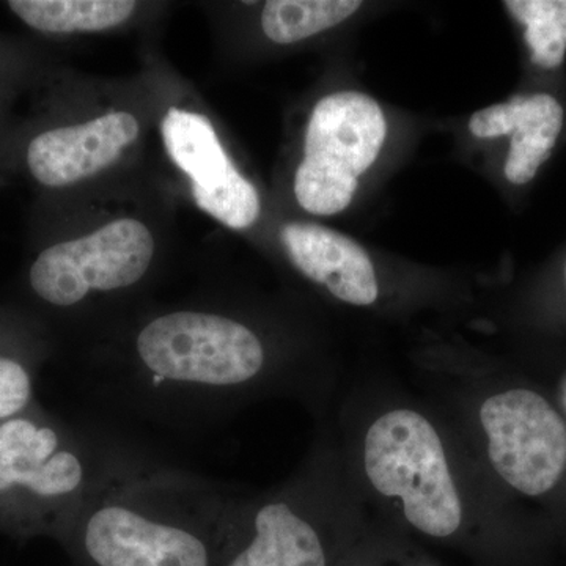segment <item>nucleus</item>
<instances>
[{"label": "nucleus", "instance_id": "obj_1", "mask_svg": "<svg viewBox=\"0 0 566 566\" xmlns=\"http://www.w3.org/2000/svg\"><path fill=\"white\" fill-rule=\"evenodd\" d=\"M238 509L214 480L133 444L63 545L81 566H218Z\"/></svg>", "mask_w": 566, "mask_h": 566}, {"label": "nucleus", "instance_id": "obj_2", "mask_svg": "<svg viewBox=\"0 0 566 566\" xmlns=\"http://www.w3.org/2000/svg\"><path fill=\"white\" fill-rule=\"evenodd\" d=\"M266 364L262 338L244 323L182 308L145 323L134 337L129 365L88 389L120 416L197 430L214 423Z\"/></svg>", "mask_w": 566, "mask_h": 566}, {"label": "nucleus", "instance_id": "obj_3", "mask_svg": "<svg viewBox=\"0 0 566 566\" xmlns=\"http://www.w3.org/2000/svg\"><path fill=\"white\" fill-rule=\"evenodd\" d=\"M132 442L36 403L0 423V534L65 542Z\"/></svg>", "mask_w": 566, "mask_h": 566}, {"label": "nucleus", "instance_id": "obj_4", "mask_svg": "<svg viewBox=\"0 0 566 566\" xmlns=\"http://www.w3.org/2000/svg\"><path fill=\"white\" fill-rule=\"evenodd\" d=\"M365 471L376 491L403 501L406 520L420 532L455 534L463 506L433 424L411 409L379 417L365 436Z\"/></svg>", "mask_w": 566, "mask_h": 566}, {"label": "nucleus", "instance_id": "obj_5", "mask_svg": "<svg viewBox=\"0 0 566 566\" xmlns=\"http://www.w3.org/2000/svg\"><path fill=\"white\" fill-rule=\"evenodd\" d=\"M387 125L381 107L359 92L319 99L305 133L304 159L294 178L303 210L333 216L352 203L360 175L378 159Z\"/></svg>", "mask_w": 566, "mask_h": 566}, {"label": "nucleus", "instance_id": "obj_6", "mask_svg": "<svg viewBox=\"0 0 566 566\" xmlns=\"http://www.w3.org/2000/svg\"><path fill=\"white\" fill-rule=\"evenodd\" d=\"M155 240L136 219L106 223L87 237L51 245L29 273L32 292L55 308H74L92 294L132 289L150 270Z\"/></svg>", "mask_w": 566, "mask_h": 566}, {"label": "nucleus", "instance_id": "obj_7", "mask_svg": "<svg viewBox=\"0 0 566 566\" xmlns=\"http://www.w3.org/2000/svg\"><path fill=\"white\" fill-rule=\"evenodd\" d=\"M488 453L497 474L526 495L553 490L566 469V423L528 389L493 395L480 408Z\"/></svg>", "mask_w": 566, "mask_h": 566}, {"label": "nucleus", "instance_id": "obj_8", "mask_svg": "<svg viewBox=\"0 0 566 566\" xmlns=\"http://www.w3.org/2000/svg\"><path fill=\"white\" fill-rule=\"evenodd\" d=\"M164 147L175 166L191 180L200 210L233 230H243L260 216L255 186L238 172L205 115L172 107L161 123Z\"/></svg>", "mask_w": 566, "mask_h": 566}, {"label": "nucleus", "instance_id": "obj_9", "mask_svg": "<svg viewBox=\"0 0 566 566\" xmlns=\"http://www.w3.org/2000/svg\"><path fill=\"white\" fill-rule=\"evenodd\" d=\"M218 566H327L323 539L304 509L273 499L238 509Z\"/></svg>", "mask_w": 566, "mask_h": 566}, {"label": "nucleus", "instance_id": "obj_10", "mask_svg": "<svg viewBox=\"0 0 566 566\" xmlns=\"http://www.w3.org/2000/svg\"><path fill=\"white\" fill-rule=\"evenodd\" d=\"M139 132L137 118L123 111L51 129L29 145V169L36 181L50 188L74 185L117 163L122 151L139 137Z\"/></svg>", "mask_w": 566, "mask_h": 566}, {"label": "nucleus", "instance_id": "obj_11", "mask_svg": "<svg viewBox=\"0 0 566 566\" xmlns=\"http://www.w3.org/2000/svg\"><path fill=\"white\" fill-rule=\"evenodd\" d=\"M564 128V107L547 93L516 95L506 103L475 112L469 129L479 139L510 136L504 172L513 185L534 180Z\"/></svg>", "mask_w": 566, "mask_h": 566}, {"label": "nucleus", "instance_id": "obj_12", "mask_svg": "<svg viewBox=\"0 0 566 566\" xmlns=\"http://www.w3.org/2000/svg\"><path fill=\"white\" fill-rule=\"evenodd\" d=\"M283 245L294 266L337 300L370 305L378 300L374 263L356 241L318 223H286Z\"/></svg>", "mask_w": 566, "mask_h": 566}, {"label": "nucleus", "instance_id": "obj_13", "mask_svg": "<svg viewBox=\"0 0 566 566\" xmlns=\"http://www.w3.org/2000/svg\"><path fill=\"white\" fill-rule=\"evenodd\" d=\"M10 10L44 33L99 32L123 24L136 10L129 0H11Z\"/></svg>", "mask_w": 566, "mask_h": 566}, {"label": "nucleus", "instance_id": "obj_14", "mask_svg": "<svg viewBox=\"0 0 566 566\" xmlns=\"http://www.w3.org/2000/svg\"><path fill=\"white\" fill-rule=\"evenodd\" d=\"M359 0H270L264 3V35L277 44L311 39L348 20L360 9Z\"/></svg>", "mask_w": 566, "mask_h": 566}, {"label": "nucleus", "instance_id": "obj_15", "mask_svg": "<svg viewBox=\"0 0 566 566\" xmlns=\"http://www.w3.org/2000/svg\"><path fill=\"white\" fill-rule=\"evenodd\" d=\"M505 7L524 25L532 62L546 70L560 66L566 55V0H509Z\"/></svg>", "mask_w": 566, "mask_h": 566}, {"label": "nucleus", "instance_id": "obj_16", "mask_svg": "<svg viewBox=\"0 0 566 566\" xmlns=\"http://www.w3.org/2000/svg\"><path fill=\"white\" fill-rule=\"evenodd\" d=\"M39 357L17 353L0 345V423L24 415L36 400Z\"/></svg>", "mask_w": 566, "mask_h": 566}]
</instances>
